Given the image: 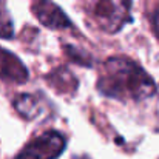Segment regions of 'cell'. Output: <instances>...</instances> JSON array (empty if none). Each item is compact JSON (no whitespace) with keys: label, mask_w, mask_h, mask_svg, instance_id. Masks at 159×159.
Listing matches in <instances>:
<instances>
[{"label":"cell","mask_w":159,"mask_h":159,"mask_svg":"<svg viewBox=\"0 0 159 159\" xmlns=\"http://www.w3.org/2000/svg\"><path fill=\"white\" fill-rule=\"evenodd\" d=\"M98 90L108 98L142 101L155 94L156 85L150 74L127 57H111L99 74Z\"/></svg>","instance_id":"cell-1"},{"label":"cell","mask_w":159,"mask_h":159,"mask_svg":"<svg viewBox=\"0 0 159 159\" xmlns=\"http://www.w3.org/2000/svg\"><path fill=\"white\" fill-rule=\"evenodd\" d=\"M152 28H153V33L156 34V37H159V5L156 6V9L152 16Z\"/></svg>","instance_id":"cell-8"},{"label":"cell","mask_w":159,"mask_h":159,"mask_svg":"<svg viewBox=\"0 0 159 159\" xmlns=\"http://www.w3.org/2000/svg\"><path fill=\"white\" fill-rule=\"evenodd\" d=\"M130 0H93L90 12L98 28L114 34L130 22Z\"/></svg>","instance_id":"cell-2"},{"label":"cell","mask_w":159,"mask_h":159,"mask_svg":"<svg viewBox=\"0 0 159 159\" xmlns=\"http://www.w3.org/2000/svg\"><path fill=\"white\" fill-rule=\"evenodd\" d=\"M0 77L6 82L23 84L28 79L25 65L12 53L0 48Z\"/></svg>","instance_id":"cell-5"},{"label":"cell","mask_w":159,"mask_h":159,"mask_svg":"<svg viewBox=\"0 0 159 159\" xmlns=\"http://www.w3.org/2000/svg\"><path fill=\"white\" fill-rule=\"evenodd\" d=\"M14 107L17 110L19 114H22L26 119H34L42 113V102L39 101V98L31 96V94H20L16 101H14Z\"/></svg>","instance_id":"cell-6"},{"label":"cell","mask_w":159,"mask_h":159,"mask_svg":"<svg viewBox=\"0 0 159 159\" xmlns=\"http://www.w3.org/2000/svg\"><path fill=\"white\" fill-rule=\"evenodd\" d=\"M12 33H14V28H12L11 17L6 11L5 2L0 0V39H11Z\"/></svg>","instance_id":"cell-7"},{"label":"cell","mask_w":159,"mask_h":159,"mask_svg":"<svg viewBox=\"0 0 159 159\" xmlns=\"http://www.w3.org/2000/svg\"><path fill=\"white\" fill-rule=\"evenodd\" d=\"M65 138L57 131H47L33 139L16 159H57L65 150Z\"/></svg>","instance_id":"cell-3"},{"label":"cell","mask_w":159,"mask_h":159,"mask_svg":"<svg viewBox=\"0 0 159 159\" xmlns=\"http://www.w3.org/2000/svg\"><path fill=\"white\" fill-rule=\"evenodd\" d=\"M33 12L37 20L47 28L66 30L71 26V20L66 17V14L50 0H37L33 5Z\"/></svg>","instance_id":"cell-4"}]
</instances>
